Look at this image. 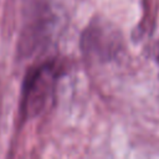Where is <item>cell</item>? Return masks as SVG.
<instances>
[{
    "label": "cell",
    "instance_id": "obj_3",
    "mask_svg": "<svg viewBox=\"0 0 159 159\" xmlns=\"http://www.w3.org/2000/svg\"><path fill=\"white\" fill-rule=\"evenodd\" d=\"M81 48L84 56L96 61H111L122 48L120 34L103 20L92 21L83 31Z\"/></svg>",
    "mask_w": 159,
    "mask_h": 159
},
{
    "label": "cell",
    "instance_id": "obj_2",
    "mask_svg": "<svg viewBox=\"0 0 159 159\" xmlns=\"http://www.w3.org/2000/svg\"><path fill=\"white\" fill-rule=\"evenodd\" d=\"M65 72L62 62L51 58L31 67L22 83L20 96L21 119H30L42 113L53 99L58 80Z\"/></svg>",
    "mask_w": 159,
    "mask_h": 159
},
{
    "label": "cell",
    "instance_id": "obj_1",
    "mask_svg": "<svg viewBox=\"0 0 159 159\" xmlns=\"http://www.w3.org/2000/svg\"><path fill=\"white\" fill-rule=\"evenodd\" d=\"M52 0H22L19 52L22 57L42 52L52 41L58 25Z\"/></svg>",
    "mask_w": 159,
    "mask_h": 159
},
{
    "label": "cell",
    "instance_id": "obj_4",
    "mask_svg": "<svg viewBox=\"0 0 159 159\" xmlns=\"http://www.w3.org/2000/svg\"><path fill=\"white\" fill-rule=\"evenodd\" d=\"M155 58H157L158 62H159V42H158L157 46H155Z\"/></svg>",
    "mask_w": 159,
    "mask_h": 159
}]
</instances>
